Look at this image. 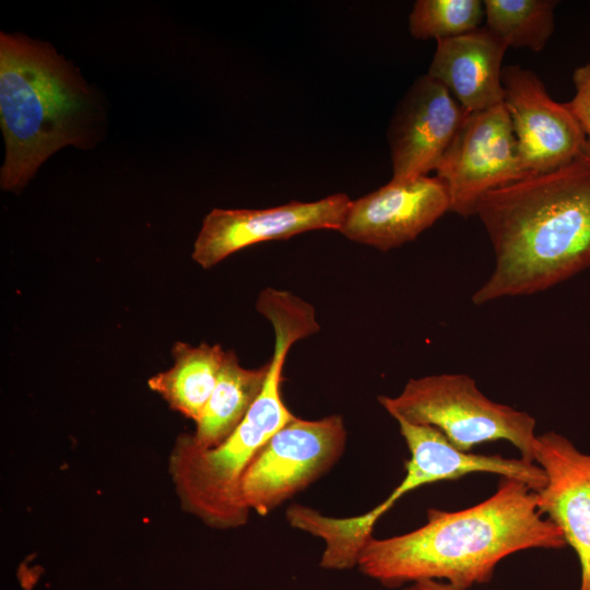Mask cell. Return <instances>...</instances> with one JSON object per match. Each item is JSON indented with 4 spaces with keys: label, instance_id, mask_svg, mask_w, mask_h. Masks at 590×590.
<instances>
[{
    "label": "cell",
    "instance_id": "cell-17",
    "mask_svg": "<svg viewBox=\"0 0 590 590\" xmlns=\"http://www.w3.org/2000/svg\"><path fill=\"white\" fill-rule=\"evenodd\" d=\"M485 26L508 47L540 51L554 31L553 0H485Z\"/></svg>",
    "mask_w": 590,
    "mask_h": 590
},
{
    "label": "cell",
    "instance_id": "cell-5",
    "mask_svg": "<svg viewBox=\"0 0 590 590\" xmlns=\"http://www.w3.org/2000/svg\"><path fill=\"white\" fill-rule=\"evenodd\" d=\"M378 402L397 422L433 426L460 450L507 440L534 462V417L488 399L465 374L411 378L398 396H380Z\"/></svg>",
    "mask_w": 590,
    "mask_h": 590
},
{
    "label": "cell",
    "instance_id": "cell-1",
    "mask_svg": "<svg viewBox=\"0 0 590 590\" xmlns=\"http://www.w3.org/2000/svg\"><path fill=\"white\" fill-rule=\"evenodd\" d=\"M566 545L560 529L539 512L536 492L502 477L497 491L480 504L458 511L429 508L426 523L416 530L371 536L357 567L388 588L444 580L468 590L488 583L497 564L514 553Z\"/></svg>",
    "mask_w": 590,
    "mask_h": 590
},
{
    "label": "cell",
    "instance_id": "cell-6",
    "mask_svg": "<svg viewBox=\"0 0 590 590\" xmlns=\"http://www.w3.org/2000/svg\"><path fill=\"white\" fill-rule=\"evenodd\" d=\"M346 439L340 415L295 417L250 462L240 482L241 502L249 510L269 515L326 474L343 455Z\"/></svg>",
    "mask_w": 590,
    "mask_h": 590
},
{
    "label": "cell",
    "instance_id": "cell-10",
    "mask_svg": "<svg viewBox=\"0 0 590 590\" xmlns=\"http://www.w3.org/2000/svg\"><path fill=\"white\" fill-rule=\"evenodd\" d=\"M469 114L441 83L428 74L417 78L388 128L391 180L406 182L436 169Z\"/></svg>",
    "mask_w": 590,
    "mask_h": 590
},
{
    "label": "cell",
    "instance_id": "cell-16",
    "mask_svg": "<svg viewBox=\"0 0 590 590\" xmlns=\"http://www.w3.org/2000/svg\"><path fill=\"white\" fill-rule=\"evenodd\" d=\"M225 354L217 344L194 346L178 341L172 347L174 366L152 377L149 385L173 409L197 422L215 388Z\"/></svg>",
    "mask_w": 590,
    "mask_h": 590
},
{
    "label": "cell",
    "instance_id": "cell-14",
    "mask_svg": "<svg viewBox=\"0 0 590 590\" xmlns=\"http://www.w3.org/2000/svg\"><path fill=\"white\" fill-rule=\"evenodd\" d=\"M400 434L410 451L405 464L414 469L424 485L455 481L470 473H492L520 481L539 492L546 485V475L535 462L463 451L452 445L437 428L398 421Z\"/></svg>",
    "mask_w": 590,
    "mask_h": 590
},
{
    "label": "cell",
    "instance_id": "cell-13",
    "mask_svg": "<svg viewBox=\"0 0 590 590\" xmlns=\"http://www.w3.org/2000/svg\"><path fill=\"white\" fill-rule=\"evenodd\" d=\"M508 46L486 26L437 40L428 75L470 113L504 103L502 62Z\"/></svg>",
    "mask_w": 590,
    "mask_h": 590
},
{
    "label": "cell",
    "instance_id": "cell-4",
    "mask_svg": "<svg viewBox=\"0 0 590 590\" xmlns=\"http://www.w3.org/2000/svg\"><path fill=\"white\" fill-rule=\"evenodd\" d=\"M274 351L263 388L238 427L222 444L209 449L188 445L186 487L191 505L208 521L220 526L244 523L249 509L240 498L241 477L250 462L280 428L296 416L281 396L287 353L310 337L311 327L300 315L281 310L270 317Z\"/></svg>",
    "mask_w": 590,
    "mask_h": 590
},
{
    "label": "cell",
    "instance_id": "cell-3",
    "mask_svg": "<svg viewBox=\"0 0 590 590\" xmlns=\"http://www.w3.org/2000/svg\"><path fill=\"white\" fill-rule=\"evenodd\" d=\"M102 119V107L92 88L55 48L21 34L1 32L3 190H22L60 149L93 145Z\"/></svg>",
    "mask_w": 590,
    "mask_h": 590
},
{
    "label": "cell",
    "instance_id": "cell-19",
    "mask_svg": "<svg viewBox=\"0 0 590 590\" xmlns=\"http://www.w3.org/2000/svg\"><path fill=\"white\" fill-rule=\"evenodd\" d=\"M573 80L576 93L565 105L590 139V61L575 70Z\"/></svg>",
    "mask_w": 590,
    "mask_h": 590
},
{
    "label": "cell",
    "instance_id": "cell-21",
    "mask_svg": "<svg viewBox=\"0 0 590 590\" xmlns=\"http://www.w3.org/2000/svg\"><path fill=\"white\" fill-rule=\"evenodd\" d=\"M582 156L590 163V139H587L583 145Z\"/></svg>",
    "mask_w": 590,
    "mask_h": 590
},
{
    "label": "cell",
    "instance_id": "cell-11",
    "mask_svg": "<svg viewBox=\"0 0 590 590\" xmlns=\"http://www.w3.org/2000/svg\"><path fill=\"white\" fill-rule=\"evenodd\" d=\"M447 211L449 194L438 177L390 180L351 201L339 232L352 241L388 251L414 240Z\"/></svg>",
    "mask_w": 590,
    "mask_h": 590
},
{
    "label": "cell",
    "instance_id": "cell-9",
    "mask_svg": "<svg viewBox=\"0 0 590 590\" xmlns=\"http://www.w3.org/2000/svg\"><path fill=\"white\" fill-rule=\"evenodd\" d=\"M519 161L530 175L555 170L582 155L587 137L566 107L555 102L534 72L520 66L502 71Z\"/></svg>",
    "mask_w": 590,
    "mask_h": 590
},
{
    "label": "cell",
    "instance_id": "cell-2",
    "mask_svg": "<svg viewBox=\"0 0 590 590\" xmlns=\"http://www.w3.org/2000/svg\"><path fill=\"white\" fill-rule=\"evenodd\" d=\"M475 215L489 236L495 264L472 302L545 291L590 267V163L581 155L491 190Z\"/></svg>",
    "mask_w": 590,
    "mask_h": 590
},
{
    "label": "cell",
    "instance_id": "cell-8",
    "mask_svg": "<svg viewBox=\"0 0 590 590\" xmlns=\"http://www.w3.org/2000/svg\"><path fill=\"white\" fill-rule=\"evenodd\" d=\"M351 201L347 194L335 193L314 202L291 201L268 209H213L203 219L191 257L201 268L211 269L258 243L315 229L339 232Z\"/></svg>",
    "mask_w": 590,
    "mask_h": 590
},
{
    "label": "cell",
    "instance_id": "cell-12",
    "mask_svg": "<svg viewBox=\"0 0 590 590\" xmlns=\"http://www.w3.org/2000/svg\"><path fill=\"white\" fill-rule=\"evenodd\" d=\"M534 462L546 475L536 492L539 512L562 531L580 564L579 590H590V455L565 436L547 432L536 437Z\"/></svg>",
    "mask_w": 590,
    "mask_h": 590
},
{
    "label": "cell",
    "instance_id": "cell-7",
    "mask_svg": "<svg viewBox=\"0 0 590 590\" xmlns=\"http://www.w3.org/2000/svg\"><path fill=\"white\" fill-rule=\"evenodd\" d=\"M436 170L447 188L450 211L463 217L475 215L479 202L491 190L532 176L519 161L504 103L470 113Z\"/></svg>",
    "mask_w": 590,
    "mask_h": 590
},
{
    "label": "cell",
    "instance_id": "cell-18",
    "mask_svg": "<svg viewBox=\"0 0 590 590\" xmlns=\"http://www.w3.org/2000/svg\"><path fill=\"white\" fill-rule=\"evenodd\" d=\"M484 17L480 0H418L409 15V30L414 38L439 40L479 28Z\"/></svg>",
    "mask_w": 590,
    "mask_h": 590
},
{
    "label": "cell",
    "instance_id": "cell-20",
    "mask_svg": "<svg viewBox=\"0 0 590 590\" xmlns=\"http://www.w3.org/2000/svg\"><path fill=\"white\" fill-rule=\"evenodd\" d=\"M402 590H462L440 580H420L405 586Z\"/></svg>",
    "mask_w": 590,
    "mask_h": 590
},
{
    "label": "cell",
    "instance_id": "cell-15",
    "mask_svg": "<svg viewBox=\"0 0 590 590\" xmlns=\"http://www.w3.org/2000/svg\"><path fill=\"white\" fill-rule=\"evenodd\" d=\"M269 362L256 369L243 367L233 351H226L215 388L197 423L189 445L209 449L222 444L238 427L259 397Z\"/></svg>",
    "mask_w": 590,
    "mask_h": 590
}]
</instances>
